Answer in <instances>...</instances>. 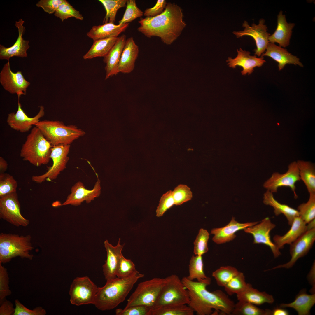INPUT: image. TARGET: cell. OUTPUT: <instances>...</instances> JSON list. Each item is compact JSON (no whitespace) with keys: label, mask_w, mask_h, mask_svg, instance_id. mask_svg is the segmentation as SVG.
<instances>
[{"label":"cell","mask_w":315,"mask_h":315,"mask_svg":"<svg viewBox=\"0 0 315 315\" xmlns=\"http://www.w3.org/2000/svg\"><path fill=\"white\" fill-rule=\"evenodd\" d=\"M183 16L180 6L169 3L159 15L141 18L137 30L148 38L157 36L164 43L170 45L179 36L186 25Z\"/></svg>","instance_id":"1"},{"label":"cell","mask_w":315,"mask_h":315,"mask_svg":"<svg viewBox=\"0 0 315 315\" xmlns=\"http://www.w3.org/2000/svg\"><path fill=\"white\" fill-rule=\"evenodd\" d=\"M181 281L187 290L190 300L188 305L198 315H211L214 309L225 314H231L235 304L221 290L210 292L206 289L211 282H200L184 277Z\"/></svg>","instance_id":"2"},{"label":"cell","mask_w":315,"mask_h":315,"mask_svg":"<svg viewBox=\"0 0 315 315\" xmlns=\"http://www.w3.org/2000/svg\"><path fill=\"white\" fill-rule=\"evenodd\" d=\"M144 276L137 271L125 278L116 277L107 281L104 286L98 287L94 305L102 311L115 308L124 301L134 284Z\"/></svg>","instance_id":"3"},{"label":"cell","mask_w":315,"mask_h":315,"mask_svg":"<svg viewBox=\"0 0 315 315\" xmlns=\"http://www.w3.org/2000/svg\"><path fill=\"white\" fill-rule=\"evenodd\" d=\"M52 146L35 126L32 129L22 145L20 155L24 160L34 166H40L49 162Z\"/></svg>","instance_id":"4"},{"label":"cell","mask_w":315,"mask_h":315,"mask_svg":"<svg viewBox=\"0 0 315 315\" xmlns=\"http://www.w3.org/2000/svg\"><path fill=\"white\" fill-rule=\"evenodd\" d=\"M29 235L24 236L18 234L1 233L0 234V263L9 262L17 256L32 260L33 257L30 251L34 249Z\"/></svg>","instance_id":"5"},{"label":"cell","mask_w":315,"mask_h":315,"mask_svg":"<svg viewBox=\"0 0 315 315\" xmlns=\"http://www.w3.org/2000/svg\"><path fill=\"white\" fill-rule=\"evenodd\" d=\"M35 125L52 146L70 145L74 140L85 134L83 131L75 126H67L59 121H40Z\"/></svg>","instance_id":"6"},{"label":"cell","mask_w":315,"mask_h":315,"mask_svg":"<svg viewBox=\"0 0 315 315\" xmlns=\"http://www.w3.org/2000/svg\"><path fill=\"white\" fill-rule=\"evenodd\" d=\"M165 279L164 285L152 309L164 306L188 305L189 295L181 280L174 274Z\"/></svg>","instance_id":"7"},{"label":"cell","mask_w":315,"mask_h":315,"mask_svg":"<svg viewBox=\"0 0 315 315\" xmlns=\"http://www.w3.org/2000/svg\"><path fill=\"white\" fill-rule=\"evenodd\" d=\"M165 278H154L142 282L127 300L125 308L143 305L152 309L164 285Z\"/></svg>","instance_id":"8"},{"label":"cell","mask_w":315,"mask_h":315,"mask_svg":"<svg viewBox=\"0 0 315 315\" xmlns=\"http://www.w3.org/2000/svg\"><path fill=\"white\" fill-rule=\"evenodd\" d=\"M98 288L87 276L77 277L72 281L69 290L71 304L77 306L94 304Z\"/></svg>","instance_id":"9"},{"label":"cell","mask_w":315,"mask_h":315,"mask_svg":"<svg viewBox=\"0 0 315 315\" xmlns=\"http://www.w3.org/2000/svg\"><path fill=\"white\" fill-rule=\"evenodd\" d=\"M70 147V145L65 144L53 146L51 149L50 155V158L53 162L52 165L44 174L32 176V180L40 183L46 181H51L56 179L66 168L69 159L68 155Z\"/></svg>","instance_id":"10"},{"label":"cell","mask_w":315,"mask_h":315,"mask_svg":"<svg viewBox=\"0 0 315 315\" xmlns=\"http://www.w3.org/2000/svg\"><path fill=\"white\" fill-rule=\"evenodd\" d=\"M0 217L17 227H26L30 223L21 214L16 192L0 197Z\"/></svg>","instance_id":"11"},{"label":"cell","mask_w":315,"mask_h":315,"mask_svg":"<svg viewBox=\"0 0 315 315\" xmlns=\"http://www.w3.org/2000/svg\"><path fill=\"white\" fill-rule=\"evenodd\" d=\"M300 180L299 170L296 162L291 163L286 173L280 174L274 173L271 177L264 183V187L272 192H276L279 187L285 186L290 188L293 192L295 198L298 197L295 192V183Z\"/></svg>","instance_id":"12"},{"label":"cell","mask_w":315,"mask_h":315,"mask_svg":"<svg viewBox=\"0 0 315 315\" xmlns=\"http://www.w3.org/2000/svg\"><path fill=\"white\" fill-rule=\"evenodd\" d=\"M0 83L3 88L12 94H16L20 99L25 95L30 83L24 77L22 72H14L11 69L9 61L5 64L0 73Z\"/></svg>","instance_id":"13"},{"label":"cell","mask_w":315,"mask_h":315,"mask_svg":"<svg viewBox=\"0 0 315 315\" xmlns=\"http://www.w3.org/2000/svg\"><path fill=\"white\" fill-rule=\"evenodd\" d=\"M265 21L263 19H260L258 24L253 23L250 26L246 21H244L242 24V27L244 28L243 30L233 32L237 38L246 35L252 37L256 46V49L254 50V54L258 57L264 53L269 42L268 38L270 34L267 32Z\"/></svg>","instance_id":"14"},{"label":"cell","mask_w":315,"mask_h":315,"mask_svg":"<svg viewBox=\"0 0 315 315\" xmlns=\"http://www.w3.org/2000/svg\"><path fill=\"white\" fill-rule=\"evenodd\" d=\"M315 240V228L307 230L290 244L291 258L288 262L280 265L268 271L278 268H291L298 259L306 255L312 248Z\"/></svg>","instance_id":"15"},{"label":"cell","mask_w":315,"mask_h":315,"mask_svg":"<svg viewBox=\"0 0 315 315\" xmlns=\"http://www.w3.org/2000/svg\"><path fill=\"white\" fill-rule=\"evenodd\" d=\"M276 227V225L267 217L263 219L259 223L245 229L244 231L251 234L254 238V244H263L268 246L270 249L275 258L281 254L279 249L271 240L270 232Z\"/></svg>","instance_id":"16"},{"label":"cell","mask_w":315,"mask_h":315,"mask_svg":"<svg viewBox=\"0 0 315 315\" xmlns=\"http://www.w3.org/2000/svg\"><path fill=\"white\" fill-rule=\"evenodd\" d=\"M19 99H18L17 111L16 113L8 114L6 121L12 129L21 133H25L29 131L32 125L40 121V118L44 116V108L43 105L40 106L38 113L34 117H30L22 109Z\"/></svg>","instance_id":"17"},{"label":"cell","mask_w":315,"mask_h":315,"mask_svg":"<svg viewBox=\"0 0 315 315\" xmlns=\"http://www.w3.org/2000/svg\"><path fill=\"white\" fill-rule=\"evenodd\" d=\"M101 191L100 182L98 178L93 189L91 190L86 188L82 182H78L72 187L71 193L61 205L71 204L77 206L85 201L87 203H90L95 198L100 196Z\"/></svg>","instance_id":"18"},{"label":"cell","mask_w":315,"mask_h":315,"mask_svg":"<svg viewBox=\"0 0 315 315\" xmlns=\"http://www.w3.org/2000/svg\"><path fill=\"white\" fill-rule=\"evenodd\" d=\"M24 22L22 19L16 21L15 25L18 29V36L13 46L7 48L0 45L1 60L6 59L9 61L10 59L14 56L22 58L27 57V50L30 47L29 45V41L24 40L22 37L25 30V27L23 25Z\"/></svg>","instance_id":"19"},{"label":"cell","mask_w":315,"mask_h":315,"mask_svg":"<svg viewBox=\"0 0 315 315\" xmlns=\"http://www.w3.org/2000/svg\"><path fill=\"white\" fill-rule=\"evenodd\" d=\"M237 55L236 57L232 58L229 57L226 62L229 67L233 68L237 66L242 67L241 73L243 75L250 74L256 67L261 66L266 62L263 57H257L255 55H251V53L240 48L237 50Z\"/></svg>","instance_id":"20"},{"label":"cell","mask_w":315,"mask_h":315,"mask_svg":"<svg viewBox=\"0 0 315 315\" xmlns=\"http://www.w3.org/2000/svg\"><path fill=\"white\" fill-rule=\"evenodd\" d=\"M120 239L117 245L113 246L107 240L104 242V246L107 252V259L102 266L103 272L105 279L108 281L117 277V270L122 256L121 251L124 245L120 244Z\"/></svg>","instance_id":"21"},{"label":"cell","mask_w":315,"mask_h":315,"mask_svg":"<svg viewBox=\"0 0 315 315\" xmlns=\"http://www.w3.org/2000/svg\"><path fill=\"white\" fill-rule=\"evenodd\" d=\"M258 222L240 223L232 217L229 223L225 226L212 229L211 234L214 235L213 241L218 244H220L233 240L236 237L235 233L240 230L255 225Z\"/></svg>","instance_id":"22"},{"label":"cell","mask_w":315,"mask_h":315,"mask_svg":"<svg viewBox=\"0 0 315 315\" xmlns=\"http://www.w3.org/2000/svg\"><path fill=\"white\" fill-rule=\"evenodd\" d=\"M139 52L138 46L133 38L131 37L127 39L118 64V73L129 74L133 70Z\"/></svg>","instance_id":"23"},{"label":"cell","mask_w":315,"mask_h":315,"mask_svg":"<svg viewBox=\"0 0 315 315\" xmlns=\"http://www.w3.org/2000/svg\"><path fill=\"white\" fill-rule=\"evenodd\" d=\"M266 50L265 52L262 54L261 57L268 56L277 62L278 63L279 70H281L287 64L303 66L299 58L292 55L286 49L276 46L274 43L269 42Z\"/></svg>","instance_id":"24"},{"label":"cell","mask_w":315,"mask_h":315,"mask_svg":"<svg viewBox=\"0 0 315 315\" xmlns=\"http://www.w3.org/2000/svg\"><path fill=\"white\" fill-rule=\"evenodd\" d=\"M281 10L277 16V25L274 32L268 38L269 42L274 43H277L281 47H286L289 45L292 33V30L295 24L288 23L285 15L283 14Z\"/></svg>","instance_id":"25"},{"label":"cell","mask_w":315,"mask_h":315,"mask_svg":"<svg viewBox=\"0 0 315 315\" xmlns=\"http://www.w3.org/2000/svg\"><path fill=\"white\" fill-rule=\"evenodd\" d=\"M126 40V36L124 34L118 37L114 45L104 57V62L106 64V79L118 74V64Z\"/></svg>","instance_id":"26"},{"label":"cell","mask_w":315,"mask_h":315,"mask_svg":"<svg viewBox=\"0 0 315 315\" xmlns=\"http://www.w3.org/2000/svg\"><path fill=\"white\" fill-rule=\"evenodd\" d=\"M307 224L299 217L295 218L290 229L284 235H276L273 239L274 243L280 249L286 244H290L307 231Z\"/></svg>","instance_id":"27"},{"label":"cell","mask_w":315,"mask_h":315,"mask_svg":"<svg viewBox=\"0 0 315 315\" xmlns=\"http://www.w3.org/2000/svg\"><path fill=\"white\" fill-rule=\"evenodd\" d=\"M129 23L122 25L108 22L94 26L87 33V36L93 41L112 37H118L128 27Z\"/></svg>","instance_id":"28"},{"label":"cell","mask_w":315,"mask_h":315,"mask_svg":"<svg viewBox=\"0 0 315 315\" xmlns=\"http://www.w3.org/2000/svg\"><path fill=\"white\" fill-rule=\"evenodd\" d=\"M236 295L238 301L246 302L257 305L265 303L272 304L274 301L272 295L265 292L259 291L249 283L245 289Z\"/></svg>","instance_id":"29"},{"label":"cell","mask_w":315,"mask_h":315,"mask_svg":"<svg viewBox=\"0 0 315 315\" xmlns=\"http://www.w3.org/2000/svg\"><path fill=\"white\" fill-rule=\"evenodd\" d=\"M315 303V294H308L306 290H302L296 295L295 300L289 303L280 304L279 307L291 308L294 309L299 315H308Z\"/></svg>","instance_id":"30"},{"label":"cell","mask_w":315,"mask_h":315,"mask_svg":"<svg viewBox=\"0 0 315 315\" xmlns=\"http://www.w3.org/2000/svg\"><path fill=\"white\" fill-rule=\"evenodd\" d=\"M263 203L265 205L272 206L274 214L278 216L281 214H284L286 218L289 225L291 226L295 218L299 216L298 210L288 205L279 202L274 198L273 193L267 190L264 195Z\"/></svg>","instance_id":"31"},{"label":"cell","mask_w":315,"mask_h":315,"mask_svg":"<svg viewBox=\"0 0 315 315\" xmlns=\"http://www.w3.org/2000/svg\"><path fill=\"white\" fill-rule=\"evenodd\" d=\"M118 37H112L94 41L88 51L83 56L84 59L105 57L117 41Z\"/></svg>","instance_id":"32"},{"label":"cell","mask_w":315,"mask_h":315,"mask_svg":"<svg viewBox=\"0 0 315 315\" xmlns=\"http://www.w3.org/2000/svg\"><path fill=\"white\" fill-rule=\"evenodd\" d=\"M300 179L305 184L309 194L315 193V168L313 164L308 161H297Z\"/></svg>","instance_id":"33"},{"label":"cell","mask_w":315,"mask_h":315,"mask_svg":"<svg viewBox=\"0 0 315 315\" xmlns=\"http://www.w3.org/2000/svg\"><path fill=\"white\" fill-rule=\"evenodd\" d=\"M189 274L186 277L191 281L196 279L200 282H211V279L205 275L204 270V264L202 256L192 255L189 265Z\"/></svg>","instance_id":"34"},{"label":"cell","mask_w":315,"mask_h":315,"mask_svg":"<svg viewBox=\"0 0 315 315\" xmlns=\"http://www.w3.org/2000/svg\"><path fill=\"white\" fill-rule=\"evenodd\" d=\"M231 314L236 315H271L272 311L265 310L246 302L238 301L235 304Z\"/></svg>","instance_id":"35"},{"label":"cell","mask_w":315,"mask_h":315,"mask_svg":"<svg viewBox=\"0 0 315 315\" xmlns=\"http://www.w3.org/2000/svg\"><path fill=\"white\" fill-rule=\"evenodd\" d=\"M104 6L106 14L103 21L104 24L114 23L118 10L126 5L127 0H99Z\"/></svg>","instance_id":"36"},{"label":"cell","mask_w":315,"mask_h":315,"mask_svg":"<svg viewBox=\"0 0 315 315\" xmlns=\"http://www.w3.org/2000/svg\"><path fill=\"white\" fill-rule=\"evenodd\" d=\"M194 311L186 304L169 306L151 309L150 315H193Z\"/></svg>","instance_id":"37"},{"label":"cell","mask_w":315,"mask_h":315,"mask_svg":"<svg viewBox=\"0 0 315 315\" xmlns=\"http://www.w3.org/2000/svg\"><path fill=\"white\" fill-rule=\"evenodd\" d=\"M239 272L235 267L230 266H222L212 273V276L219 286L224 287Z\"/></svg>","instance_id":"38"},{"label":"cell","mask_w":315,"mask_h":315,"mask_svg":"<svg viewBox=\"0 0 315 315\" xmlns=\"http://www.w3.org/2000/svg\"><path fill=\"white\" fill-rule=\"evenodd\" d=\"M308 200L298 207L299 216L307 224L315 218V193H309Z\"/></svg>","instance_id":"39"},{"label":"cell","mask_w":315,"mask_h":315,"mask_svg":"<svg viewBox=\"0 0 315 315\" xmlns=\"http://www.w3.org/2000/svg\"><path fill=\"white\" fill-rule=\"evenodd\" d=\"M54 15L62 22L65 20L72 17L81 20L83 19L82 15L80 12L65 0L59 6L55 13Z\"/></svg>","instance_id":"40"},{"label":"cell","mask_w":315,"mask_h":315,"mask_svg":"<svg viewBox=\"0 0 315 315\" xmlns=\"http://www.w3.org/2000/svg\"><path fill=\"white\" fill-rule=\"evenodd\" d=\"M247 284L244 274L239 272L224 287L227 293L232 295L242 292L246 288Z\"/></svg>","instance_id":"41"},{"label":"cell","mask_w":315,"mask_h":315,"mask_svg":"<svg viewBox=\"0 0 315 315\" xmlns=\"http://www.w3.org/2000/svg\"><path fill=\"white\" fill-rule=\"evenodd\" d=\"M125 11L119 24L129 23L144 15V12L137 6L135 0H127Z\"/></svg>","instance_id":"42"},{"label":"cell","mask_w":315,"mask_h":315,"mask_svg":"<svg viewBox=\"0 0 315 315\" xmlns=\"http://www.w3.org/2000/svg\"><path fill=\"white\" fill-rule=\"evenodd\" d=\"M18 184L13 177L8 173L0 174V197L16 192Z\"/></svg>","instance_id":"43"},{"label":"cell","mask_w":315,"mask_h":315,"mask_svg":"<svg viewBox=\"0 0 315 315\" xmlns=\"http://www.w3.org/2000/svg\"><path fill=\"white\" fill-rule=\"evenodd\" d=\"M209 234L206 230L201 228L194 242L193 252L195 255L202 256L208 251V242Z\"/></svg>","instance_id":"44"},{"label":"cell","mask_w":315,"mask_h":315,"mask_svg":"<svg viewBox=\"0 0 315 315\" xmlns=\"http://www.w3.org/2000/svg\"><path fill=\"white\" fill-rule=\"evenodd\" d=\"M174 205H180L190 200L192 193L189 187L184 184H179L172 191Z\"/></svg>","instance_id":"45"},{"label":"cell","mask_w":315,"mask_h":315,"mask_svg":"<svg viewBox=\"0 0 315 315\" xmlns=\"http://www.w3.org/2000/svg\"><path fill=\"white\" fill-rule=\"evenodd\" d=\"M137 271L135 268V264L131 260L126 259L122 255L118 265L117 277L119 278H125Z\"/></svg>","instance_id":"46"},{"label":"cell","mask_w":315,"mask_h":315,"mask_svg":"<svg viewBox=\"0 0 315 315\" xmlns=\"http://www.w3.org/2000/svg\"><path fill=\"white\" fill-rule=\"evenodd\" d=\"M151 308L143 305L133 306L124 309H117L116 315H150Z\"/></svg>","instance_id":"47"},{"label":"cell","mask_w":315,"mask_h":315,"mask_svg":"<svg viewBox=\"0 0 315 315\" xmlns=\"http://www.w3.org/2000/svg\"><path fill=\"white\" fill-rule=\"evenodd\" d=\"M0 263V302L11 294L9 287V277L6 269Z\"/></svg>","instance_id":"48"},{"label":"cell","mask_w":315,"mask_h":315,"mask_svg":"<svg viewBox=\"0 0 315 315\" xmlns=\"http://www.w3.org/2000/svg\"><path fill=\"white\" fill-rule=\"evenodd\" d=\"M174 205L172 191L170 190L163 194L161 197L158 206L156 210V215L158 217L163 215L169 209Z\"/></svg>","instance_id":"49"},{"label":"cell","mask_w":315,"mask_h":315,"mask_svg":"<svg viewBox=\"0 0 315 315\" xmlns=\"http://www.w3.org/2000/svg\"><path fill=\"white\" fill-rule=\"evenodd\" d=\"M15 308L13 315H45L46 310L41 307L33 310L29 309L21 303L18 300H15Z\"/></svg>","instance_id":"50"},{"label":"cell","mask_w":315,"mask_h":315,"mask_svg":"<svg viewBox=\"0 0 315 315\" xmlns=\"http://www.w3.org/2000/svg\"><path fill=\"white\" fill-rule=\"evenodd\" d=\"M64 0H41L36 4L38 7L41 8L44 11L49 14L56 12Z\"/></svg>","instance_id":"51"},{"label":"cell","mask_w":315,"mask_h":315,"mask_svg":"<svg viewBox=\"0 0 315 315\" xmlns=\"http://www.w3.org/2000/svg\"><path fill=\"white\" fill-rule=\"evenodd\" d=\"M167 3L164 0H158L153 7L146 9L144 15L146 17H154L162 13L165 8Z\"/></svg>","instance_id":"52"},{"label":"cell","mask_w":315,"mask_h":315,"mask_svg":"<svg viewBox=\"0 0 315 315\" xmlns=\"http://www.w3.org/2000/svg\"><path fill=\"white\" fill-rule=\"evenodd\" d=\"M0 315H13L15 308L13 305L10 301L6 300H4L0 303Z\"/></svg>","instance_id":"53"},{"label":"cell","mask_w":315,"mask_h":315,"mask_svg":"<svg viewBox=\"0 0 315 315\" xmlns=\"http://www.w3.org/2000/svg\"><path fill=\"white\" fill-rule=\"evenodd\" d=\"M288 312L283 308L279 307L274 309L272 311V315H288Z\"/></svg>","instance_id":"54"},{"label":"cell","mask_w":315,"mask_h":315,"mask_svg":"<svg viewBox=\"0 0 315 315\" xmlns=\"http://www.w3.org/2000/svg\"><path fill=\"white\" fill-rule=\"evenodd\" d=\"M8 164L6 161L2 157H0V172L4 173L7 170Z\"/></svg>","instance_id":"55"},{"label":"cell","mask_w":315,"mask_h":315,"mask_svg":"<svg viewBox=\"0 0 315 315\" xmlns=\"http://www.w3.org/2000/svg\"><path fill=\"white\" fill-rule=\"evenodd\" d=\"M315 219L307 224V230L315 228Z\"/></svg>","instance_id":"56"}]
</instances>
